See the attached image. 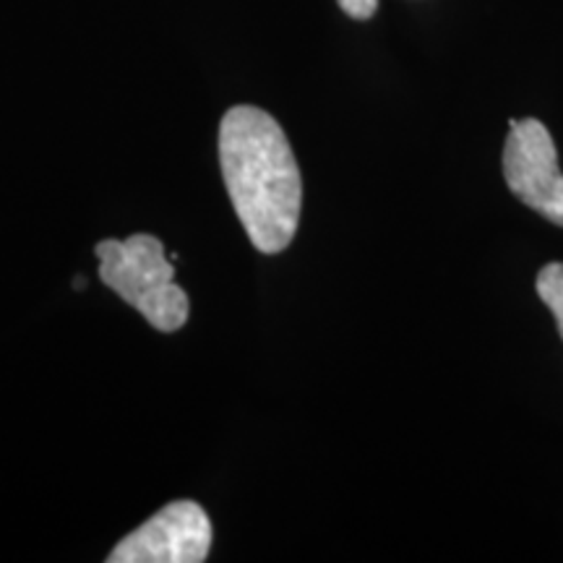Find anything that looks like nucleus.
Listing matches in <instances>:
<instances>
[{
    "label": "nucleus",
    "instance_id": "nucleus-2",
    "mask_svg": "<svg viewBox=\"0 0 563 563\" xmlns=\"http://www.w3.org/2000/svg\"><path fill=\"white\" fill-rule=\"evenodd\" d=\"M100 279L131 308L144 316L157 332H178L186 327L191 302L183 287L175 285L173 258L154 235H131L129 241L97 243Z\"/></svg>",
    "mask_w": 563,
    "mask_h": 563
},
{
    "label": "nucleus",
    "instance_id": "nucleus-3",
    "mask_svg": "<svg viewBox=\"0 0 563 563\" xmlns=\"http://www.w3.org/2000/svg\"><path fill=\"white\" fill-rule=\"evenodd\" d=\"M504 146V178L519 201L563 228V173L553 136L534 118L511 121Z\"/></svg>",
    "mask_w": 563,
    "mask_h": 563
},
{
    "label": "nucleus",
    "instance_id": "nucleus-1",
    "mask_svg": "<svg viewBox=\"0 0 563 563\" xmlns=\"http://www.w3.org/2000/svg\"><path fill=\"white\" fill-rule=\"evenodd\" d=\"M220 167L251 243L277 256L300 222L302 180L292 146L266 110L238 104L220 123Z\"/></svg>",
    "mask_w": 563,
    "mask_h": 563
},
{
    "label": "nucleus",
    "instance_id": "nucleus-4",
    "mask_svg": "<svg viewBox=\"0 0 563 563\" xmlns=\"http://www.w3.org/2000/svg\"><path fill=\"white\" fill-rule=\"evenodd\" d=\"M211 522L194 501H173L112 548L108 563H203Z\"/></svg>",
    "mask_w": 563,
    "mask_h": 563
},
{
    "label": "nucleus",
    "instance_id": "nucleus-5",
    "mask_svg": "<svg viewBox=\"0 0 563 563\" xmlns=\"http://www.w3.org/2000/svg\"><path fill=\"white\" fill-rule=\"evenodd\" d=\"M534 287H538L540 300H543L545 306L551 308V313L555 316V327H559V334L563 340V264L553 262L543 266L538 274V282H534Z\"/></svg>",
    "mask_w": 563,
    "mask_h": 563
},
{
    "label": "nucleus",
    "instance_id": "nucleus-6",
    "mask_svg": "<svg viewBox=\"0 0 563 563\" xmlns=\"http://www.w3.org/2000/svg\"><path fill=\"white\" fill-rule=\"evenodd\" d=\"M336 3H340V9L347 13V16L357 21L371 19L378 9V0H336Z\"/></svg>",
    "mask_w": 563,
    "mask_h": 563
}]
</instances>
